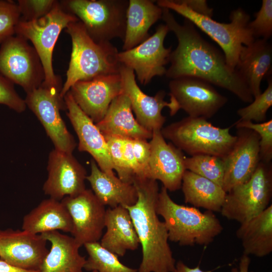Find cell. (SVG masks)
<instances>
[{"label": "cell", "mask_w": 272, "mask_h": 272, "mask_svg": "<svg viewBox=\"0 0 272 272\" xmlns=\"http://www.w3.org/2000/svg\"><path fill=\"white\" fill-rule=\"evenodd\" d=\"M271 196V163L260 161L247 181L226 193L220 212L225 218L241 224L265 210Z\"/></svg>", "instance_id": "9"}, {"label": "cell", "mask_w": 272, "mask_h": 272, "mask_svg": "<svg viewBox=\"0 0 272 272\" xmlns=\"http://www.w3.org/2000/svg\"><path fill=\"white\" fill-rule=\"evenodd\" d=\"M0 272H38V270L20 268L0 259Z\"/></svg>", "instance_id": "43"}, {"label": "cell", "mask_w": 272, "mask_h": 272, "mask_svg": "<svg viewBox=\"0 0 272 272\" xmlns=\"http://www.w3.org/2000/svg\"><path fill=\"white\" fill-rule=\"evenodd\" d=\"M92 272H97V271L96 270H94V271H92Z\"/></svg>", "instance_id": "45"}, {"label": "cell", "mask_w": 272, "mask_h": 272, "mask_svg": "<svg viewBox=\"0 0 272 272\" xmlns=\"http://www.w3.org/2000/svg\"><path fill=\"white\" fill-rule=\"evenodd\" d=\"M130 140L133 157L140 172V176L138 177L149 178L150 144L145 140L130 139Z\"/></svg>", "instance_id": "40"}, {"label": "cell", "mask_w": 272, "mask_h": 272, "mask_svg": "<svg viewBox=\"0 0 272 272\" xmlns=\"http://www.w3.org/2000/svg\"><path fill=\"white\" fill-rule=\"evenodd\" d=\"M0 104L17 112L25 111L26 104L16 91L14 84L0 74Z\"/></svg>", "instance_id": "39"}, {"label": "cell", "mask_w": 272, "mask_h": 272, "mask_svg": "<svg viewBox=\"0 0 272 272\" xmlns=\"http://www.w3.org/2000/svg\"><path fill=\"white\" fill-rule=\"evenodd\" d=\"M56 2L54 0H19L17 4L21 14L20 20L32 21L45 16Z\"/></svg>", "instance_id": "38"}, {"label": "cell", "mask_w": 272, "mask_h": 272, "mask_svg": "<svg viewBox=\"0 0 272 272\" xmlns=\"http://www.w3.org/2000/svg\"><path fill=\"white\" fill-rule=\"evenodd\" d=\"M267 88L255 98L248 105L239 109L237 113L240 121H255L260 123L265 121L266 113L272 105V80L268 79Z\"/></svg>", "instance_id": "33"}, {"label": "cell", "mask_w": 272, "mask_h": 272, "mask_svg": "<svg viewBox=\"0 0 272 272\" xmlns=\"http://www.w3.org/2000/svg\"><path fill=\"white\" fill-rule=\"evenodd\" d=\"M51 245L38 272H84L86 258L73 237L58 231L40 234Z\"/></svg>", "instance_id": "23"}, {"label": "cell", "mask_w": 272, "mask_h": 272, "mask_svg": "<svg viewBox=\"0 0 272 272\" xmlns=\"http://www.w3.org/2000/svg\"><path fill=\"white\" fill-rule=\"evenodd\" d=\"M149 143V178L160 181L168 191L179 189L186 170L183 152L171 143H167L161 130L152 132Z\"/></svg>", "instance_id": "20"}, {"label": "cell", "mask_w": 272, "mask_h": 272, "mask_svg": "<svg viewBox=\"0 0 272 272\" xmlns=\"http://www.w3.org/2000/svg\"><path fill=\"white\" fill-rule=\"evenodd\" d=\"M161 19L178 41L170 54L167 78H197L227 90L244 102H252L251 92L238 72L228 66L224 53L203 39L191 22L185 19L179 24L166 8Z\"/></svg>", "instance_id": "1"}, {"label": "cell", "mask_w": 272, "mask_h": 272, "mask_svg": "<svg viewBox=\"0 0 272 272\" xmlns=\"http://www.w3.org/2000/svg\"><path fill=\"white\" fill-rule=\"evenodd\" d=\"M129 0H67L61 2L66 12L83 24L96 42L124 39Z\"/></svg>", "instance_id": "7"}, {"label": "cell", "mask_w": 272, "mask_h": 272, "mask_svg": "<svg viewBox=\"0 0 272 272\" xmlns=\"http://www.w3.org/2000/svg\"><path fill=\"white\" fill-rule=\"evenodd\" d=\"M136 202L124 207L128 211L142 249L138 272H172L176 261L169 246L167 229L156 211L159 193L156 180L134 177Z\"/></svg>", "instance_id": "2"}, {"label": "cell", "mask_w": 272, "mask_h": 272, "mask_svg": "<svg viewBox=\"0 0 272 272\" xmlns=\"http://www.w3.org/2000/svg\"><path fill=\"white\" fill-rule=\"evenodd\" d=\"M235 124L237 128L250 129L258 134L260 161L270 163L272 160V119L260 123L238 120Z\"/></svg>", "instance_id": "35"}, {"label": "cell", "mask_w": 272, "mask_h": 272, "mask_svg": "<svg viewBox=\"0 0 272 272\" xmlns=\"http://www.w3.org/2000/svg\"><path fill=\"white\" fill-rule=\"evenodd\" d=\"M0 74L27 93L40 87L45 75L40 58L34 47L18 35L1 44Z\"/></svg>", "instance_id": "10"}, {"label": "cell", "mask_w": 272, "mask_h": 272, "mask_svg": "<svg viewBox=\"0 0 272 272\" xmlns=\"http://www.w3.org/2000/svg\"><path fill=\"white\" fill-rule=\"evenodd\" d=\"M60 93L42 83L38 88L27 93L25 101L43 126L54 148L72 153L77 145L61 117L60 110L65 109L66 106Z\"/></svg>", "instance_id": "11"}, {"label": "cell", "mask_w": 272, "mask_h": 272, "mask_svg": "<svg viewBox=\"0 0 272 272\" xmlns=\"http://www.w3.org/2000/svg\"><path fill=\"white\" fill-rule=\"evenodd\" d=\"M156 3L162 8L181 15L215 41L221 48L227 65L233 71L236 70L243 46L255 39L248 27L250 16L241 8L232 11L231 22L224 23L192 11L179 0H159Z\"/></svg>", "instance_id": "5"}, {"label": "cell", "mask_w": 272, "mask_h": 272, "mask_svg": "<svg viewBox=\"0 0 272 272\" xmlns=\"http://www.w3.org/2000/svg\"><path fill=\"white\" fill-rule=\"evenodd\" d=\"M186 170L207 178L222 187L225 164L223 158L215 156L200 154L186 157Z\"/></svg>", "instance_id": "32"}, {"label": "cell", "mask_w": 272, "mask_h": 272, "mask_svg": "<svg viewBox=\"0 0 272 272\" xmlns=\"http://www.w3.org/2000/svg\"><path fill=\"white\" fill-rule=\"evenodd\" d=\"M132 111L129 98L122 93L113 99L103 118L95 124L104 137L151 139L152 132L138 123Z\"/></svg>", "instance_id": "24"}, {"label": "cell", "mask_w": 272, "mask_h": 272, "mask_svg": "<svg viewBox=\"0 0 272 272\" xmlns=\"http://www.w3.org/2000/svg\"><path fill=\"white\" fill-rule=\"evenodd\" d=\"M74 15L65 11L56 1L45 16L29 21L20 20L15 34L30 40L34 45L43 67L44 85L60 92L62 87L59 79L54 73L52 54L56 42L63 29L71 23L78 21Z\"/></svg>", "instance_id": "8"}, {"label": "cell", "mask_w": 272, "mask_h": 272, "mask_svg": "<svg viewBox=\"0 0 272 272\" xmlns=\"http://www.w3.org/2000/svg\"><path fill=\"white\" fill-rule=\"evenodd\" d=\"M250 261L248 255L243 254L240 258L239 268L234 267L231 272H248Z\"/></svg>", "instance_id": "44"}, {"label": "cell", "mask_w": 272, "mask_h": 272, "mask_svg": "<svg viewBox=\"0 0 272 272\" xmlns=\"http://www.w3.org/2000/svg\"><path fill=\"white\" fill-rule=\"evenodd\" d=\"M88 254L84 269L97 272H138L119 260L118 256L104 248L99 242L84 245Z\"/></svg>", "instance_id": "31"}, {"label": "cell", "mask_w": 272, "mask_h": 272, "mask_svg": "<svg viewBox=\"0 0 272 272\" xmlns=\"http://www.w3.org/2000/svg\"><path fill=\"white\" fill-rule=\"evenodd\" d=\"M169 31L166 25L160 24L145 41L132 49L118 52L119 62L133 70L141 84L147 85L155 77L165 75V65L169 62L172 50L171 47L164 46V41Z\"/></svg>", "instance_id": "12"}, {"label": "cell", "mask_w": 272, "mask_h": 272, "mask_svg": "<svg viewBox=\"0 0 272 272\" xmlns=\"http://www.w3.org/2000/svg\"><path fill=\"white\" fill-rule=\"evenodd\" d=\"M156 211L164 219L169 240L181 246H207L223 230L213 212L202 213L195 207L176 203L163 186L159 191Z\"/></svg>", "instance_id": "4"}, {"label": "cell", "mask_w": 272, "mask_h": 272, "mask_svg": "<svg viewBox=\"0 0 272 272\" xmlns=\"http://www.w3.org/2000/svg\"><path fill=\"white\" fill-rule=\"evenodd\" d=\"M63 99L67 115L79 139L78 150L89 153L101 171L115 174L106 141L96 124L80 109L70 91Z\"/></svg>", "instance_id": "21"}, {"label": "cell", "mask_w": 272, "mask_h": 272, "mask_svg": "<svg viewBox=\"0 0 272 272\" xmlns=\"http://www.w3.org/2000/svg\"><path fill=\"white\" fill-rule=\"evenodd\" d=\"M192 11L199 14L212 18L213 10L210 8L205 0H179Z\"/></svg>", "instance_id": "41"}, {"label": "cell", "mask_w": 272, "mask_h": 272, "mask_svg": "<svg viewBox=\"0 0 272 272\" xmlns=\"http://www.w3.org/2000/svg\"><path fill=\"white\" fill-rule=\"evenodd\" d=\"M236 235L243 254L262 257L272 251V205L249 221L240 224Z\"/></svg>", "instance_id": "29"}, {"label": "cell", "mask_w": 272, "mask_h": 272, "mask_svg": "<svg viewBox=\"0 0 272 272\" xmlns=\"http://www.w3.org/2000/svg\"><path fill=\"white\" fill-rule=\"evenodd\" d=\"M80 109L95 123L105 115L111 102L123 93L119 74L79 81L69 90Z\"/></svg>", "instance_id": "17"}, {"label": "cell", "mask_w": 272, "mask_h": 272, "mask_svg": "<svg viewBox=\"0 0 272 272\" xmlns=\"http://www.w3.org/2000/svg\"><path fill=\"white\" fill-rule=\"evenodd\" d=\"M22 230L34 234L59 230L71 234L73 224L61 200L50 197L41 201L24 217Z\"/></svg>", "instance_id": "27"}, {"label": "cell", "mask_w": 272, "mask_h": 272, "mask_svg": "<svg viewBox=\"0 0 272 272\" xmlns=\"http://www.w3.org/2000/svg\"><path fill=\"white\" fill-rule=\"evenodd\" d=\"M109 155L118 177L123 181L132 184L134 177L129 168L124 156V138L117 136H105Z\"/></svg>", "instance_id": "34"}, {"label": "cell", "mask_w": 272, "mask_h": 272, "mask_svg": "<svg viewBox=\"0 0 272 272\" xmlns=\"http://www.w3.org/2000/svg\"><path fill=\"white\" fill-rule=\"evenodd\" d=\"M119 74L123 93L130 100L136 120L146 129L151 132L161 130L166 121V117L162 114L164 108H169L171 116L180 109L174 99L170 98L169 102L164 100L166 94L164 90L159 91L154 96L144 93L137 83L133 71L130 69L121 64Z\"/></svg>", "instance_id": "14"}, {"label": "cell", "mask_w": 272, "mask_h": 272, "mask_svg": "<svg viewBox=\"0 0 272 272\" xmlns=\"http://www.w3.org/2000/svg\"><path fill=\"white\" fill-rule=\"evenodd\" d=\"M181 188L186 203L213 212H220L226 195L222 186L187 170Z\"/></svg>", "instance_id": "30"}, {"label": "cell", "mask_w": 272, "mask_h": 272, "mask_svg": "<svg viewBox=\"0 0 272 272\" xmlns=\"http://www.w3.org/2000/svg\"><path fill=\"white\" fill-rule=\"evenodd\" d=\"M230 128L215 126L203 117L188 116L163 127L161 131L165 139L190 156L207 154L223 159L237 139L230 133Z\"/></svg>", "instance_id": "6"}, {"label": "cell", "mask_w": 272, "mask_h": 272, "mask_svg": "<svg viewBox=\"0 0 272 272\" xmlns=\"http://www.w3.org/2000/svg\"><path fill=\"white\" fill-rule=\"evenodd\" d=\"M65 30L71 36L72 50L66 80L60 93L62 98L77 82L119 74V52L110 42L94 41L79 20L70 23Z\"/></svg>", "instance_id": "3"}, {"label": "cell", "mask_w": 272, "mask_h": 272, "mask_svg": "<svg viewBox=\"0 0 272 272\" xmlns=\"http://www.w3.org/2000/svg\"><path fill=\"white\" fill-rule=\"evenodd\" d=\"M18 4L12 1L0 0V44L15 34L20 20Z\"/></svg>", "instance_id": "37"}, {"label": "cell", "mask_w": 272, "mask_h": 272, "mask_svg": "<svg viewBox=\"0 0 272 272\" xmlns=\"http://www.w3.org/2000/svg\"><path fill=\"white\" fill-rule=\"evenodd\" d=\"M72 218L73 237L81 246L99 242L105 228L106 209L92 190L86 189L61 200Z\"/></svg>", "instance_id": "15"}, {"label": "cell", "mask_w": 272, "mask_h": 272, "mask_svg": "<svg viewBox=\"0 0 272 272\" xmlns=\"http://www.w3.org/2000/svg\"><path fill=\"white\" fill-rule=\"evenodd\" d=\"M155 2L129 0L123 51L133 48L151 36L150 28L162 18L163 14V8Z\"/></svg>", "instance_id": "28"}, {"label": "cell", "mask_w": 272, "mask_h": 272, "mask_svg": "<svg viewBox=\"0 0 272 272\" xmlns=\"http://www.w3.org/2000/svg\"><path fill=\"white\" fill-rule=\"evenodd\" d=\"M237 129L236 142L223 159L225 173L222 188L226 193L247 181L260 161L258 134L250 129Z\"/></svg>", "instance_id": "16"}, {"label": "cell", "mask_w": 272, "mask_h": 272, "mask_svg": "<svg viewBox=\"0 0 272 272\" xmlns=\"http://www.w3.org/2000/svg\"><path fill=\"white\" fill-rule=\"evenodd\" d=\"M168 86L170 98L190 117L211 118L228 101L212 84L197 78H176L171 80Z\"/></svg>", "instance_id": "13"}, {"label": "cell", "mask_w": 272, "mask_h": 272, "mask_svg": "<svg viewBox=\"0 0 272 272\" xmlns=\"http://www.w3.org/2000/svg\"><path fill=\"white\" fill-rule=\"evenodd\" d=\"M213 271V270L203 271L200 268L199 265L191 268L183 261L179 260L176 262L175 268L172 272H212Z\"/></svg>", "instance_id": "42"}, {"label": "cell", "mask_w": 272, "mask_h": 272, "mask_svg": "<svg viewBox=\"0 0 272 272\" xmlns=\"http://www.w3.org/2000/svg\"><path fill=\"white\" fill-rule=\"evenodd\" d=\"M105 228L100 244L118 256H123L127 250L138 249L140 242L128 210L123 206L106 210Z\"/></svg>", "instance_id": "25"}, {"label": "cell", "mask_w": 272, "mask_h": 272, "mask_svg": "<svg viewBox=\"0 0 272 272\" xmlns=\"http://www.w3.org/2000/svg\"><path fill=\"white\" fill-rule=\"evenodd\" d=\"M47 169L48 177L43 190L50 198L61 200L86 189V171L72 153L54 148L49 153Z\"/></svg>", "instance_id": "18"}, {"label": "cell", "mask_w": 272, "mask_h": 272, "mask_svg": "<svg viewBox=\"0 0 272 272\" xmlns=\"http://www.w3.org/2000/svg\"><path fill=\"white\" fill-rule=\"evenodd\" d=\"M94 194L104 205L109 208L130 206L138 199L137 189L132 183L100 170L96 162L91 161V172L86 177Z\"/></svg>", "instance_id": "26"}, {"label": "cell", "mask_w": 272, "mask_h": 272, "mask_svg": "<svg viewBox=\"0 0 272 272\" xmlns=\"http://www.w3.org/2000/svg\"><path fill=\"white\" fill-rule=\"evenodd\" d=\"M255 16V19L248 23V28L255 39L268 40L272 35V1L262 0Z\"/></svg>", "instance_id": "36"}, {"label": "cell", "mask_w": 272, "mask_h": 272, "mask_svg": "<svg viewBox=\"0 0 272 272\" xmlns=\"http://www.w3.org/2000/svg\"><path fill=\"white\" fill-rule=\"evenodd\" d=\"M272 63V47L268 40L256 39L244 45L235 70L246 83L254 98L261 93L260 84L270 74Z\"/></svg>", "instance_id": "22"}, {"label": "cell", "mask_w": 272, "mask_h": 272, "mask_svg": "<svg viewBox=\"0 0 272 272\" xmlns=\"http://www.w3.org/2000/svg\"><path fill=\"white\" fill-rule=\"evenodd\" d=\"M40 234L22 230H0V259L25 269L38 270L49 250Z\"/></svg>", "instance_id": "19"}]
</instances>
